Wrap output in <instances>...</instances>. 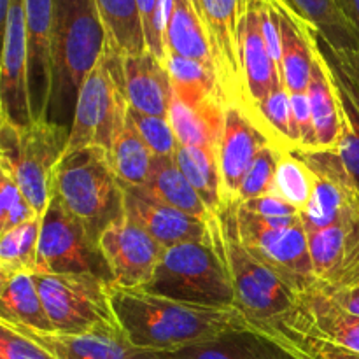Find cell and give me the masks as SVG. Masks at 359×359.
<instances>
[{
    "instance_id": "obj_8",
    "label": "cell",
    "mask_w": 359,
    "mask_h": 359,
    "mask_svg": "<svg viewBox=\"0 0 359 359\" xmlns=\"http://www.w3.org/2000/svg\"><path fill=\"white\" fill-rule=\"evenodd\" d=\"M128 109L123 83V58L107 44L104 56L77 95L63 156L84 147L111 151L116 133L128 118Z\"/></svg>"
},
{
    "instance_id": "obj_20",
    "label": "cell",
    "mask_w": 359,
    "mask_h": 359,
    "mask_svg": "<svg viewBox=\"0 0 359 359\" xmlns=\"http://www.w3.org/2000/svg\"><path fill=\"white\" fill-rule=\"evenodd\" d=\"M279 20L283 67L280 76L290 93L307 91L314 69L316 53L319 51V34L304 18L290 9L283 0H272Z\"/></svg>"
},
{
    "instance_id": "obj_3",
    "label": "cell",
    "mask_w": 359,
    "mask_h": 359,
    "mask_svg": "<svg viewBox=\"0 0 359 359\" xmlns=\"http://www.w3.org/2000/svg\"><path fill=\"white\" fill-rule=\"evenodd\" d=\"M223 249L238 311L252 328L273 337L307 358L291 333L298 293L241 244L235 233L233 209L223 212Z\"/></svg>"
},
{
    "instance_id": "obj_44",
    "label": "cell",
    "mask_w": 359,
    "mask_h": 359,
    "mask_svg": "<svg viewBox=\"0 0 359 359\" xmlns=\"http://www.w3.org/2000/svg\"><path fill=\"white\" fill-rule=\"evenodd\" d=\"M140 7L146 34L147 51L156 56L160 62H165L167 51L163 42V6L165 0H137Z\"/></svg>"
},
{
    "instance_id": "obj_16",
    "label": "cell",
    "mask_w": 359,
    "mask_h": 359,
    "mask_svg": "<svg viewBox=\"0 0 359 359\" xmlns=\"http://www.w3.org/2000/svg\"><path fill=\"white\" fill-rule=\"evenodd\" d=\"M291 333L305 354H307L305 351L307 339L323 340L359 354V316L351 314L349 311L340 307L319 286L298 293Z\"/></svg>"
},
{
    "instance_id": "obj_10",
    "label": "cell",
    "mask_w": 359,
    "mask_h": 359,
    "mask_svg": "<svg viewBox=\"0 0 359 359\" xmlns=\"http://www.w3.org/2000/svg\"><path fill=\"white\" fill-rule=\"evenodd\" d=\"M35 273H86L111 283L100 242L56 198L42 216Z\"/></svg>"
},
{
    "instance_id": "obj_30",
    "label": "cell",
    "mask_w": 359,
    "mask_h": 359,
    "mask_svg": "<svg viewBox=\"0 0 359 359\" xmlns=\"http://www.w3.org/2000/svg\"><path fill=\"white\" fill-rule=\"evenodd\" d=\"M97 7L107 32V44L121 58L147 51L142 14L137 0H97Z\"/></svg>"
},
{
    "instance_id": "obj_23",
    "label": "cell",
    "mask_w": 359,
    "mask_h": 359,
    "mask_svg": "<svg viewBox=\"0 0 359 359\" xmlns=\"http://www.w3.org/2000/svg\"><path fill=\"white\" fill-rule=\"evenodd\" d=\"M13 328L37 340L58 359H163L160 353H151V351H144L133 346L126 339L125 333H119V335H102V333L60 335V333L34 332V330L20 328V326H13Z\"/></svg>"
},
{
    "instance_id": "obj_28",
    "label": "cell",
    "mask_w": 359,
    "mask_h": 359,
    "mask_svg": "<svg viewBox=\"0 0 359 359\" xmlns=\"http://www.w3.org/2000/svg\"><path fill=\"white\" fill-rule=\"evenodd\" d=\"M0 321L41 333H55L32 272L0 280Z\"/></svg>"
},
{
    "instance_id": "obj_4",
    "label": "cell",
    "mask_w": 359,
    "mask_h": 359,
    "mask_svg": "<svg viewBox=\"0 0 359 359\" xmlns=\"http://www.w3.org/2000/svg\"><path fill=\"white\" fill-rule=\"evenodd\" d=\"M146 291L205 307H237V297L223 249V223L209 241L165 249Z\"/></svg>"
},
{
    "instance_id": "obj_18",
    "label": "cell",
    "mask_w": 359,
    "mask_h": 359,
    "mask_svg": "<svg viewBox=\"0 0 359 359\" xmlns=\"http://www.w3.org/2000/svg\"><path fill=\"white\" fill-rule=\"evenodd\" d=\"M28 35V88L34 121L48 119L53 86V0H25Z\"/></svg>"
},
{
    "instance_id": "obj_35",
    "label": "cell",
    "mask_w": 359,
    "mask_h": 359,
    "mask_svg": "<svg viewBox=\"0 0 359 359\" xmlns=\"http://www.w3.org/2000/svg\"><path fill=\"white\" fill-rule=\"evenodd\" d=\"M252 121L265 133L270 144L284 151L300 149V137L291 111V93L279 86L256 107Z\"/></svg>"
},
{
    "instance_id": "obj_26",
    "label": "cell",
    "mask_w": 359,
    "mask_h": 359,
    "mask_svg": "<svg viewBox=\"0 0 359 359\" xmlns=\"http://www.w3.org/2000/svg\"><path fill=\"white\" fill-rule=\"evenodd\" d=\"M314 118L319 151H337L342 135V93L332 65L323 55L321 48L316 53L314 69L307 88Z\"/></svg>"
},
{
    "instance_id": "obj_33",
    "label": "cell",
    "mask_w": 359,
    "mask_h": 359,
    "mask_svg": "<svg viewBox=\"0 0 359 359\" xmlns=\"http://www.w3.org/2000/svg\"><path fill=\"white\" fill-rule=\"evenodd\" d=\"M165 67L170 76L174 95L188 105H200L209 100H223V88L216 70L196 60L167 53Z\"/></svg>"
},
{
    "instance_id": "obj_21",
    "label": "cell",
    "mask_w": 359,
    "mask_h": 359,
    "mask_svg": "<svg viewBox=\"0 0 359 359\" xmlns=\"http://www.w3.org/2000/svg\"><path fill=\"white\" fill-rule=\"evenodd\" d=\"M123 83L130 109L168 119L174 88L163 62L149 51L123 58Z\"/></svg>"
},
{
    "instance_id": "obj_41",
    "label": "cell",
    "mask_w": 359,
    "mask_h": 359,
    "mask_svg": "<svg viewBox=\"0 0 359 359\" xmlns=\"http://www.w3.org/2000/svg\"><path fill=\"white\" fill-rule=\"evenodd\" d=\"M128 114L135 128L139 130L144 142L153 151L154 156H175L179 140L167 118L140 114V112L133 111V109H128Z\"/></svg>"
},
{
    "instance_id": "obj_13",
    "label": "cell",
    "mask_w": 359,
    "mask_h": 359,
    "mask_svg": "<svg viewBox=\"0 0 359 359\" xmlns=\"http://www.w3.org/2000/svg\"><path fill=\"white\" fill-rule=\"evenodd\" d=\"M111 270V284L121 290H144L153 280L165 248L126 216L116 219L98 238Z\"/></svg>"
},
{
    "instance_id": "obj_12",
    "label": "cell",
    "mask_w": 359,
    "mask_h": 359,
    "mask_svg": "<svg viewBox=\"0 0 359 359\" xmlns=\"http://www.w3.org/2000/svg\"><path fill=\"white\" fill-rule=\"evenodd\" d=\"M251 0H203V25L219 67L224 102L245 105L244 28Z\"/></svg>"
},
{
    "instance_id": "obj_27",
    "label": "cell",
    "mask_w": 359,
    "mask_h": 359,
    "mask_svg": "<svg viewBox=\"0 0 359 359\" xmlns=\"http://www.w3.org/2000/svg\"><path fill=\"white\" fill-rule=\"evenodd\" d=\"M142 189L156 196L161 202L168 203L174 209L188 214V216L196 217L203 224L214 230L223 223V216H216L209 210L196 189L193 188L191 182L186 179L181 168L175 163L174 156H156L154 158L153 172Z\"/></svg>"
},
{
    "instance_id": "obj_32",
    "label": "cell",
    "mask_w": 359,
    "mask_h": 359,
    "mask_svg": "<svg viewBox=\"0 0 359 359\" xmlns=\"http://www.w3.org/2000/svg\"><path fill=\"white\" fill-rule=\"evenodd\" d=\"M109 156L125 188H144L149 181L156 158L140 137L130 114L116 133Z\"/></svg>"
},
{
    "instance_id": "obj_42",
    "label": "cell",
    "mask_w": 359,
    "mask_h": 359,
    "mask_svg": "<svg viewBox=\"0 0 359 359\" xmlns=\"http://www.w3.org/2000/svg\"><path fill=\"white\" fill-rule=\"evenodd\" d=\"M241 209L248 210V212L255 214L256 217L263 221V223L270 224L273 228H284V226H293V224L304 223L302 221V212L294 209L291 203L286 200L280 198L279 195H263L259 198L245 202L238 205Z\"/></svg>"
},
{
    "instance_id": "obj_5",
    "label": "cell",
    "mask_w": 359,
    "mask_h": 359,
    "mask_svg": "<svg viewBox=\"0 0 359 359\" xmlns=\"http://www.w3.org/2000/svg\"><path fill=\"white\" fill-rule=\"evenodd\" d=\"M53 198L97 238L125 216V184L112 167L109 151L102 147H84L62 158Z\"/></svg>"
},
{
    "instance_id": "obj_24",
    "label": "cell",
    "mask_w": 359,
    "mask_h": 359,
    "mask_svg": "<svg viewBox=\"0 0 359 359\" xmlns=\"http://www.w3.org/2000/svg\"><path fill=\"white\" fill-rule=\"evenodd\" d=\"M160 354L163 359H307L255 328L231 332L212 342L186 347L177 353Z\"/></svg>"
},
{
    "instance_id": "obj_2",
    "label": "cell",
    "mask_w": 359,
    "mask_h": 359,
    "mask_svg": "<svg viewBox=\"0 0 359 359\" xmlns=\"http://www.w3.org/2000/svg\"><path fill=\"white\" fill-rule=\"evenodd\" d=\"M107 49L97 0H53V86L48 119L70 128L81 86Z\"/></svg>"
},
{
    "instance_id": "obj_15",
    "label": "cell",
    "mask_w": 359,
    "mask_h": 359,
    "mask_svg": "<svg viewBox=\"0 0 359 359\" xmlns=\"http://www.w3.org/2000/svg\"><path fill=\"white\" fill-rule=\"evenodd\" d=\"M270 144L238 102L224 104V125L217 144L224 210L237 209V198L245 174L263 147Z\"/></svg>"
},
{
    "instance_id": "obj_36",
    "label": "cell",
    "mask_w": 359,
    "mask_h": 359,
    "mask_svg": "<svg viewBox=\"0 0 359 359\" xmlns=\"http://www.w3.org/2000/svg\"><path fill=\"white\" fill-rule=\"evenodd\" d=\"M42 216L0 235V280L37 270Z\"/></svg>"
},
{
    "instance_id": "obj_38",
    "label": "cell",
    "mask_w": 359,
    "mask_h": 359,
    "mask_svg": "<svg viewBox=\"0 0 359 359\" xmlns=\"http://www.w3.org/2000/svg\"><path fill=\"white\" fill-rule=\"evenodd\" d=\"M335 72V70H333ZM337 76V74H335ZM342 93V135H340L339 153L344 167L351 174L359 189V102L353 95V91L337 77Z\"/></svg>"
},
{
    "instance_id": "obj_46",
    "label": "cell",
    "mask_w": 359,
    "mask_h": 359,
    "mask_svg": "<svg viewBox=\"0 0 359 359\" xmlns=\"http://www.w3.org/2000/svg\"><path fill=\"white\" fill-rule=\"evenodd\" d=\"M333 60H335V70L337 77L353 91V95L359 102V51H332Z\"/></svg>"
},
{
    "instance_id": "obj_7",
    "label": "cell",
    "mask_w": 359,
    "mask_h": 359,
    "mask_svg": "<svg viewBox=\"0 0 359 359\" xmlns=\"http://www.w3.org/2000/svg\"><path fill=\"white\" fill-rule=\"evenodd\" d=\"M48 318L60 335H119L112 284L86 273H34Z\"/></svg>"
},
{
    "instance_id": "obj_31",
    "label": "cell",
    "mask_w": 359,
    "mask_h": 359,
    "mask_svg": "<svg viewBox=\"0 0 359 359\" xmlns=\"http://www.w3.org/2000/svg\"><path fill=\"white\" fill-rule=\"evenodd\" d=\"M304 18L332 51H359V39L337 0H283Z\"/></svg>"
},
{
    "instance_id": "obj_11",
    "label": "cell",
    "mask_w": 359,
    "mask_h": 359,
    "mask_svg": "<svg viewBox=\"0 0 359 359\" xmlns=\"http://www.w3.org/2000/svg\"><path fill=\"white\" fill-rule=\"evenodd\" d=\"M314 172V195L302 221L307 231L359 223V189L337 151H297Z\"/></svg>"
},
{
    "instance_id": "obj_1",
    "label": "cell",
    "mask_w": 359,
    "mask_h": 359,
    "mask_svg": "<svg viewBox=\"0 0 359 359\" xmlns=\"http://www.w3.org/2000/svg\"><path fill=\"white\" fill-rule=\"evenodd\" d=\"M112 305L126 339L151 353H177L252 328L237 307H205L146 290L112 286Z\"/></svg>"
},
{
    "instance_id": "obj_49",
    "label": "cell",
    "mask_w": 359,
    "mask_h": 359,
    "mask_svg": "<svg viewBox=\"0 0 359 359\" xmlns=\"http://www.w3.org/2000/svg\"><path fill=\"white\" fill-rule=\"evenodd\" d=\"M191 4L195 6L196 13H198V16L202 18V21H203V0H191Z\"/></svg>"
},
{
    "instance_id": "obj_14",
    "label": "cell",
    "mask_w": 359,
    "mask_h": 359,
    "mask_svg": "<svg viewBox=\"0 0 359 359\" xmlns=\"http://www.w3.org/2000/svg\"><path fill=\"white\" fill-rule=\"evenodd\" d=\"M4 46L0 67V119L14 125L34 123L28 88V35L25 0H11L2 23Z\"/></svg>"
},
{
    "instance_id": "obj_37",
    "label": "cell",
    "mask_w": 359,
    "mask_h": 359,
    "mask_svg": "<svg viewBox=\"0 0 359 359\" xmlns=\"http://www.w3.org/2000/svg\"><path fill=\"white\" fill-rule=\"evenodd\" d=\"M314 172L311 170L307 161L297 151L279 149L273 195H279L294 209L304 212L314 195Z\"/></svg>"
},
{
    "instance_id": "obj_48",
    "label": "cell",
    "mask_w": 359,
    "mask_h": 359,
    "mask_svg": "<svg viewBox=\"0 0 359 359\" xmlns=\"http://www.w3.org/2000/svg\"><path fill=\"white\" fill-rule=\"evenodd\" d=\"M337 2L359 39V0H337Z\"/></svg>"
},
{
    "instance_id": "obj_45",
    "label": "cell",
    "mask_w": 359,
    "mask_h": 359,
    "mask_svg": "<svg viewBox=\"0 0 359 359\" xmlns=\"http://www.w3.org/2000/svg\"><path fill=\"white\" fill-rule=\"evenodd\" d=\"M291 111H293L294 125L300 137V153H314L319 151L318 135H316L314 118H312L311 102L307 91L291 93Z\"/></svg>"
},
{
    "instance_id": "obj_19",
    "label": "cell",
    "mask_w": 359,
    "mask_h": 359,
    "mask_svg": "<svg viewBox=\"0 0 359 359\" xmlns=\"http://www.w3.org/2000/svg\"><path fill=\"white\" fill-rule=\"evenodd\" d=\"M318 286L333 287L359 276V223L307 231Z\"/></svg>"
},
{
    "instance_id": "obj_17",
    "label": "cell",
    "mask_w": 359,
    "mask_h": 359,
    "mask_svg": "<svg viewBox=\"0 0 359 359\" xmlns=\"http://www.w3.org/2000/svg\"><path fill=\"white\" fill-rule=\"evenodd\" d=\"M125 216L165 249L210 238L207 224L161 202L142 188H125Z\"/></svg>"
},
{
    "instance_id": "obj_6",
    "label": "cell",
    "mask_w": 359,
    "mask_h": 359,
    "mask_svg": "<svg viewBox=\"0 0 359 359\" xmlns=\"http://www.w3.org/2000/svg\"><path fill=\"white\" fill-rule=\"evenodd\" d=\"M69 135L70 128L49 119L34 121L25 128L0 119V167L14 175L25 198L41 216L55 196L56 170Z\"/></svg>"
},
{
    "instance_id": "obj_22",
    "label": "cell",
    "mask_w": 359,
    "mask_h": 359,
    "mask_svg": "<svg viewBox=\"0 0 359 359\" xmlns=\"http://www.w3.org/2000/svg\"><path fill=\"white\" fill-rule=\"evenodd\" d=\"M265 0H251L244 28V109L255 114L256 107L272 93L276 88L284 86L283 77L270 56L262 30V6Z\"/></svg>"
},
{
    "instance_id": "obj_47",
    "label": "cell",
    "mask_w": 359,
    "mask_h": 359,
    "mask_svg": "<svg viewBox=\"0 0 359 359\" xmlns=\"http://www.w3.org/2000/svg\"><path fill=\"white\" fill-rule=\"evenodd\" d=\"M305 351L311 359H359L358 353L316 339L305 340Z\"/></svg>"
},
{
    "instance_id": "obj_43",
    "label": "cell",
    "mask_w": 359,
    "mask_h": 359,
    "mask_svg": "<svg viewBox=\"0 0 359 359\" xmlns=\"http://www.w3.org/2000/svg\"><path fill=\"white\" fill-rule=\"evenodd\" d=\"M0 359H58L49 349L0 321Z\"/></svg>"
},
{
    "instance_id": "obj_25",
    "label": "cell",
    "mask_w": 359,
    "mask_h": 359,
    "mask_svg": "<svg viewBox=\"0 0 359 359\" xmlns=\"http://www.w3.org/2000/svg\"><path fill=\"white\" fill-rule=\"evenodd\" d=\"M163 42L167 53L196 60L216 70L219 76V67L205 25L191 0H165Z\"/></svg>"
},
{
    "instance_id": "obj_29",
    "label": "cell",
    "mask_w": 359,
    "mask_h": 359,
    "mask_svg": "<svg viewBox=\"0 0 359 359\" xmlns=\"http://www.w3.org/2000/svg\"><path fill=\"white\" fill-rule=\"evenodd\" d=\"M223 100H209L200 105H188L174 95L168 111V121L182 146L207 147L217 151L224 125Z\"/></svg>"
},
{
    "instance_id": "obj_34",
    "label": "cell",
    "mask_w": 359,
    "mask_h": 359,
    "mask_svg": "<svg viewBox=\"0 0 359 359\" xmlns=\"http://www.w3.org/2000/svg\"><path fill=\"white\" fill-rule=\"evenodd\" d=\"M175 163L186 175L200 198L216 216H223L224 203L221 191V174L217 163V151L207 147H193L179 144L175 151Z\"/></svg>"
},
{
    "instance_id": "obj_9",
    "label": "cell",
    "mask_w": 359,
    "mask_h": 359,
    "mask_svg": "<svg viewBox=\"0 0 359 359\" xmlns=\"http://www.w3.org/2000/svg\"><path fill=\"white\" fill-rule=\"evenodd\" d=\"M233 224L241 244L297 293L318 286L304 223L273 228L237 207L233 209Z\"/></svg>"
},
{
    "instance_id": "obj_39",
    "label": "cell",
    "mask_w": 359,
    "mask_h": 359,
    "mask_svg": "<svg viewBox=\"0 0 359 359\" xmlns=\"http://www.w3.org/2000/svg\"><path fill=\"white\" fill-rule=\"evenodd\" d=\"M41 214L35 212L21 191L20 184L7 168L0 167V235L13 228L37 219Z\"/></svg>"
},
{
    "instance_id": "obj_40",
    "label": "cell",
    "mask_w": 359,
    "mask_h": 359,
    "mask_svg": "<svg viewBox=\"0 0 359 359\" xmlns=\"http://www.w3.org/2000/svg\"><path fill=\"white\" fill-rule=\"evenodd\" d=\"M279 147L266 144L256 156L255 163L251 165L249 172L245 174L244 182L241 186L237 198V207L245 202L259 198L263 195H270L276 189V168Z\"/></svg>"
}]
</instances>
